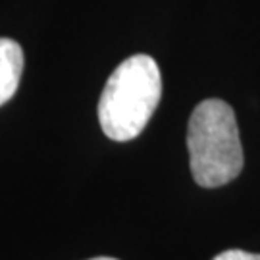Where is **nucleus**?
I'll return each mask as SVG.
<instances>
[{
	"label": "nucleus",
	"mask_w": 260,
	"mask_h": 260,
	"mask_svg": "<svg viewBox=\"0 0 260 260\" xmlns=\"http://www.w3.org/2000/svg\"><path fill=\"white\" fill-rule=\"evenodd\" d=\"M162 96V77L154 58L135 54L123 60L108 77L99 101V121L104 135L125 143L139 137Z\"/></svg>",
	"instance_id": "f257e3e1"
},
{
	"label": "nucleus",
	"mask_w": 260,
	"mask_h": 260,
	"mask_svg": "<svg viewBox=\"0 0 260 260\" xmlns=\"http://www.w3.org/2000/svg\"><path fill=\"white\" fill-rule=\"evenodd\" d=\"M189 164L197 185H228L243 170V147L233 108L220 99L197 106L187 127Z\"/></svg>",
	"instance_id": "f03ea898"
},
{
	"label": "nucleus",
	"mask_w": 260,
	"mask_h": 260,
	"mask_svg": "<svg viewBox=\"0 0 260 260\" xmlns=\"http://www.w3.org/2000/svg\"><path fill=\"white\" fill-rule=\"evenodd\" d=\"M23 72V50L12 39H0V106L16 94Z\"/></svg>",
	"instance_id": "7ed1b4c3"
},
{
	"label": "nucleus",
	"mask_w": 260,
	"mask_h": 260,
	"mask_svg": "<svg viewBox=\"0 0 260 260\" xmlns=\"http://www.w3.org/2000/svg\"><path fill=\"white\" fill-rule=\"evenodd\" d=\"M214 260H260V254L241 251V249H228V251L220 252Z\"/></svg>",
	"instance_id": "20e7f679"
},
{
	"label": "nucleus",
	"mask_w": 260,
	"mask_h": 260,
	"mask_svg": "<svg viewBox=\"0 0 260 260\" xmlns=\"http://www.w3.org/2000/svg\"><path fill=\"white\" fill-rule=\"evenodd\" d=\"M91 260H116V258H110V256H96V258H91Z\"/></svg>",
	"instance_id": "39448f33"
}]
</instances>
